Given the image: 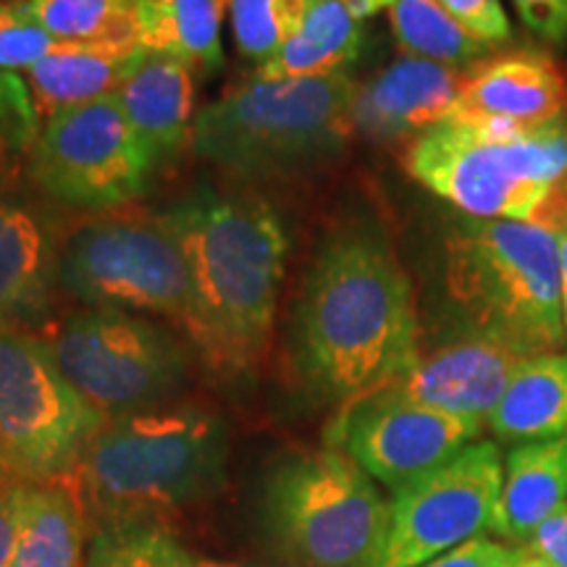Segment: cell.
Masks as SVG:
<instances>
[{"mask_svg":"<svg viewBox=\"0 0 567 567\" xmlns=\"http://www.w3.org/2000/svg\"><path fill=\"white\" fill-rule=\"evenodd\" d=\"M342 3L350 9V13L354 19H368L373 17V13L379 11H389V6H392V0H342Z\"/></svg>","mask_w":567,"mask_h":567,"instance_id":"cell-37","label":"cell"},{"mask_svg":"<svg viewBox=\"0 0 567 567\" xmlns=\"http://www.w3.org/2000/svg\"><path fill=\"white\" fill-rule=\"evenodd\" d=\"M515 567H557V565H551V563H547V559L530 555L528 549H523V555H520V559H517V563H515Z\"/></svg>","mask_w":567,"mask_h":567,"instance_id":"cell-38","label":"cell"},{"mask_svg":"<svg viewBox=\"0 0 567 567\" xmlns=\"http://www.w3.org/2000/svg\"><path fill=\"white\" fill-rule=\"evenodd\" d=\"M27 494H30V484L24 481H13L0 488V567H11L17 559L21 530H24Z\"/></svg>","mask_w":567,"mask_h":567,"instance_id":"cell-33","label":"cell"},{"mask_svg":"<svg viewBox=\"0 0 567 567\" xmlns=\"http://www.w3.org/2000/svg\"><path fill=\"white\" fill-rule=\"evenodd\" d=\"M13 473H11V467L6 465V460H3V455H0V488H6L9 484H13Z\"/></svg>","mask_w":567,"mask_h":567,"instance_id":"cell-39","label":"cell"},{"mask_svg":"<svg viewBox=\"0 0 567 567\" xmlns=\"http://www.w3.org/2000/svg\"><path fill=\"white\" fill-rule=\"evenodd\" d=\"M446 118L517 132L567 126V76L542 51L492 53L463 71L457 103Z\"/></svg>","mask_w":567,"mask_h":567,"instance_id":"cell-15","label":"cell"},{"mask_svg":"<svg viewBox=\"0 0 567 567\" xmlns=\"http://www.w3.org/2000/svg\"><path fill=\"white\" fill-rule=\"evenodd\" d=\"M40 130L30 84L17 71L0 69V163L27 158Z\"/></svg>","mask_w":567,"mask_h":567,"instance_id":"cell-29","label":"cell"},{"mask_svg":"<svg viewBox=\"0 0 567 567\" xmlns=\"http://www.w3.org/2000/svg\"><path fill=\"white\" fill-rule=\"evenodd\" d=\"M484 423L423 405L396 384L347 402L326 429V446L375 484L400 492L476 442Z\"/></svg>","mask_w":567,"mask_h":567,"instance_id":"cell-12","label":"cell"},{"mask_svg":"<svg viewBox=\"0 0 567 567\" xmlns=\"http://www.w3.org/2000/svg\"><path fill=\"white\" fill-rule=\"evenodd\" d=\"M243 59L264 66L292 38L308 0H224Z\"/></svg>","mask_w":567,"mask_h":567,"instance_id":"cell-28","label":"cell"},{"mask_svg":"<svg viewBox=\"0 0 567 567\" xmlns=\"http://www.w3.org/2000/svg\"><path fill=\"white\" fill-rule=\"evenodd\" d=\"M142 53L137 42H61L27 69L32 101L42 122L71 105L118 92Z\"/></svg>","mask_w":567,"mask_h":567,"instance_id":"cell-20","label":"cell"},{"mask_svg":"<svg viewBox=\"0 0 567 567\" xmlns=\"http://www.w3.org/2000/svg\"><path fill=\"white\" fill-rule=\"evenodd\" d=\"M184 551L161 523H111L92 534L84 567H184Z\"/></svg>","mask_w":567,"mask_h":567,"instance_id":"cell-27","label":"cell"},{"mask_svg":"<svg viewBox=\"0 0 567 567\" xmlns=\"http://www.w3.org/2000/svg\"><path fill=\"white\" fill-rule=\"evenodd\" d=\"M444 292L460 326L526 358L567 344L557 234L549 226L460 218L444 243Z\"/></svg>","mask_w":567,"mask_h":567,"instance_id":"cell-4","label":"cell"},{"mask_svg":"<svg viewBox=\"0 0 567 567\" xmlns=\"http://www.w3.org/2000/svg\"><path fill=\"white\" fill-rule=\"evenodd\" d=\"M17 6L61 42H137L132 0H17Z\"/></svg>","mask_w":567,"mask_h":567,"instance_id":"cell-26","label":"cell"},{"mask_svg":"<svg viewBox=\"0 0 567 567\" xmlns=\"http://www.w3.org/2000/svg\"><path fill=\"white\" fill-rule=\"evenodd\" d=\"M517 17L549 45L567 42V0H513Z\"/></svg>","mask_w":567,"mask_h":567,"instance_id":"cell-34","label":"cell"},{"mask_svg":"<svg viewBox=\"0 0 567 567\" xmlns=\"http://www.w3.org/2000/svg\"><path fill=\"white\" fill-rule=\"evenodd\" d=\"M61 40L19 9L17 0H0V69L24 74L34 63L51 55Z\"/></svg>","mask_w":567,"mask_h":567,"instance_id":"cell-30","label":"cell"},{"mask_svg":"<svg viewBox=\"0 0 567 567\" xmlns=\"http://www.w3.org/2000/svg\"><path fill=\"white\" fill-rule=\"evenodd\" d=\"M87 507L74 476L30 484L24 530L11 567H82Z\"/></svg>","mask_w":567,"mask_h":567,"instance_id":"cell-23","label":"cell"},{"mask_svg":"<svg viewBox=\"0 0 567 567\" xmlns=\"http://www.w3.org/2000/svg\"><path fill=\"white\" fill-rule=\"evenodd\" d=\"M137 42L197 69L224 63V0H132Z\"/></svg>","mask_w":567,"mask_h":567,"instance_id":"cell-24","label":"cell"},{"mask_svg":"<svg viewBox=\"0 0 567 567\" xmlns=\"http://www.w3.org/2000/svg\"><path fill=\"white\" fill-rule=\"evenodd\" d=\"M523 549L547 559L551 565L567 567V509L557 517H551L549 523H544V526L528 538V544Z\"/></svg>","mask_w":567,"mask_h":567,"instance_id":"cell-35","label":"cell"},{"mask_svg":"<svg viewBox=\"0 0 567 567\" xmlns=\"http://www.w3.org/2000/svg\"><path fill=\"white\" fill-rule=\"evenodd\" d=\"M358 82L326 76L239 82L195 116L193 151L234 176H276L337 155L350 140Z\"/></svg>","mask_w":567,"mask_h":567,"instance_id":"cell-5","label":"cell"},{"mask_svg":"<svg viewBox=\"0 0 567 567\" xmlns=\"http://www.w3.org/2000/svg\"><path fill=\"white\" fill-rule=\"evenodd\" d=\"M187 266L182 326L218 375H245L274 334L287 231L252 195L200 193L163 213Z\"/></svg>","mask_w":567,"mask_h":567,"instance_id":"cell-2","label":"cell"},{"mask_svg":"<svg viewBox=\"0 0 567 567\" xmlns=\"http://www.w3.org/2000/svg\"><path fill=\"white\" fill-rule=\"evenodd\" d=\"M389 21L396 45L413 59L444 63L452 69H471L492 55V48L473 40L446 13L442 0H392Z\"/></svg>","mask_w":567,"mask_h":567,"instance_id":"cell-25","label":"cell"},{"mask_svg":"<svg viewBox=\"0 0 567 567\" xmlns=\"http://www.w3.org/2000/svg\"><path fill=\"white\" fill-rule=\"evenodd\" d=\"M258 523L281 567H381L389 502L339 450H300L268 467Z\"/></svg>","mask_w":567,"mask_h":567,"instance_id":"cell-6","label":"cell"},{"mask_svg":"<svg viewBox=\"0 0 567 567\" xmlns=\"http://www.w3.org/2000/svg\"><path fill=\"white\" fill-rule=\"evenodd\" d=\"M105 423L63 375L45 339L0 329V455L13 478H71Z\"/></svg>","mask_w":567,"mask_h":567,"instance_id":"cell-8","label":"cell"},{"mask_svg":"<svg viewBox=\"0 0 567 567\" xmlns=\"http://www.w3.org/2000/svg\"><path fill=\"white\" fill-rule=\"evenodd\" d=\"M27 174L34 189L61 208L101 213L145 195L155 172L111 92L42 122Z\"/></svg>","mask_w":567,"mask_h":567,"instance_id":"cell-11","label":"cell"},{"mask_svg":"<svg viewBox=\"0 0 567 567\" xmlns=\"http://www.w3.org/2000/svg\"><path fill=\"white\" fill-rule=\"evenodd\" d=\"M463 71L402 55L371 82L358 84L350 113L352 130L371 142L421 137L455 109Z\"/></svg>","mask_w":567,"mask_h":567,"instance_id":"cell-16","label":"cell"},{"mask_svg":"<svg viewBox=\"0 0 567 567\" xmlns=\"http://www.w3.org/2000/svg\"><path fill=\"white\" fill-rule=\"evenodd\" d=\"M567 509V436L509 446L492 534L526 547L544 523Z\"/></svg>","mask_w":567,"mask_h":567,"instance_id":"cell-19","label":"cell"},{"mask_svg":"<svg viewBox=\"0 0 567 567\" xmlns=\"http://www.w3.org/2000/svg\"><path fill=\"white\" fill-rule=\"evenodd\" d=\"M502 473L499 446L473 442L450 463L394 492L381 567H417L492 534Z\"/></svg>","mask_w":567,"mask_h":567,"instance_id":"cell-13","label":"cell"},{"mask_svg":"<svg viewBox=\"0 0 567 567\" xmlns=\"http://www.w3.org/2000/svg\"><path fill=\"white\" fill-rule=\"evenodd\" d=\"M59 247L38 205L0 184V329L42 321L59 287Z\"/></svg>","mask_w":567,"mask_h":567,"instance_id":"cell-17","label":"cell"},{"mask_svg":"<svg viewBox=\"0 0 567 567\" xmlns=\"http://www.w3.org/2000/svg\"><path fill=\"white\" fill-rule=\"evenodd\" d=\"M417 344L413 289L386 239L371 226L326 239L295 310V360L308 386L347 405L396 384Z\"/></svg>","mask_w":567,"mask_h":567,"instance_id":"cell-1","label":"cell"},{"mask_svg":"<svg viewBox=\"0 0 567 567\" xmlns=\"http://www.w3.org/2000/svg\"><path fill=\"white\" fill-rule=\"evenodd\" d=\"M502 444L549 442L567 436V352L526 358L488 417Z\"/></svg>","mask_w":567,"mask_h":567,"instance_id":"cell-21","label":"cell"},{"mask_svg":"<svg viewBox=\"0 0 567 567\" xmlns=\"http://www.w3.org/2000/svg\"><path fill=\"white\" fill-rule=\"evenodd\" d=\"M61 292L90 308L182 321L187 266L166 216L111 213L92 218L59 247Z\"/></svg>","mask_w":567,"mask_h":567,"instance_id":"cell-9","label":"cell"},{"mask_svg":"<svg viewBox=\"0 0 567 567\" xmlns=\"http://www.w3.org/2000/svg\"><path fill=\"white\" fill-rule=\"evenodd\" d=\"M229 429L203 405H163L109 421L76 476L101 526L161 523L208 499L226 478Z\"/></svg>","mask_w":567,"mask_h":567,"instance_id":"cell-3","label":"cell"},{"mask_svg":"<svg viewBox=\"0 0 567 567\" xmlns=\"http://www.w3.org/2000/svg\"><path fill=\"white\" fill-rule=\"evenodd\" d=\"M45 342L63 375L105 421L168 405L189 371L176 337L124 310H84Z\"/></svg>","mask_w":567,"mask_h":567,"instance_id":"cell-10","label":"cell"},{"mask_svg":"<svg viewBox=\"0 0 567 567\" xmlns=\"http://www.w3.org/2000/svg\"><path fill=\"white\" fill-rule=\"evenodd\" d=\"M184 567H268V565H258V563H239V559H216V557H205V555H195V551H184Z\"/></svg>","mask_w":567,"mask_h":567,"instance_id":"cell-36","label":"cell"},{"mask_svg":"<svg viewBox=\"0 0 567 567\" xmlns=\"http://www.w3.org/2000/svg\"><path fill=\"white\" fill-rule=\"evenodd\" d=\"M405 168L465 216L536 221L567 176V126L517 132L444 118L410 142Z\"/></svg>","mask_w":567,"mask_h":567,"instance_id":"cell-7","label":"cell"},{"mask_svg":"<svg viewBox=\"0 0 567 567\" xmlns=\"http://www.w3.org/2000/svg\"><path fill=\"white\" fill-rule=\"evenodd\" d=\"M520 555L523 547H513V544L492 536H478L463 547L444 551V555L417 567H515Z\"/></svg>","mask_w":567,"mask_h":567,"instance_id":"cell-32","label":"cell"},{"mask_svg":"<svg viewBox=\"0 0 567 567\" xmlns=\"http://www.w3.org/2000/svg\"><path fill=\"white\" fill-rule=\"evenodd\" d=\"M523 360L526 354L513 344L457 323L436 344H417L413 365L396 386L423 405L488 423Z\"/></svg>","mask_w":567,"mask_h":567,"instance_id":"cell-14","label":"cell"},{"mask_svg":"<svg viewBox=\"0 0 567 567\" xmlns=\"http://www.w3.org/2000/svg\"><path fill=\"white\" fill-rule=\"evenodd\" d=\"M116 95L153 172L193 145L197 113L189 63L142 48Z\"/></svg>","mask_w":567,"mask_h":567,"instance_id":"cell-18","label":"cell"},{"mask_svg":"<svg viewBox=\"0 0 567 567\" xmlns=\"http://www.w3.org/2000/svg\"><path fill=\"white\" fill-rule=\"evenodd\" d=\"M363 48V21L354 19L342 0H308L292 38L264 66L260 80L326 76L347 71Z\"/></svg>","mask_w":567,"mask_h":567,"instance_id":"cell-22","label":"cell"},{"mask_svg":"<svg viewBox=\"0 0 567 567\" xmlns=\"http://www.w3.org/2000/svg\"><path fill=\"white\" fill-rule=\"evenodd\" d=\"M442 6L473 40L492 51L513 40V24L502 0H442Z\"/></svg>","mask_w":567,"mask_h":567,"instance_id":"cell-31","label":"cell"}]
</instances>
